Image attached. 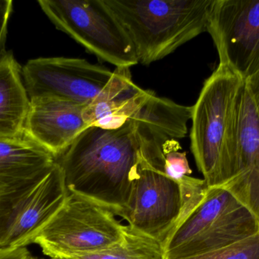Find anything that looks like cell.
<instances>
[{
	"mask_svg": "<svg viewBox=\"0 0 259 259\" xmlns=\"http://www.w3.org/2000/svg\"><path fill=\"white\" fill-rule=\"evenodd\" d=\"M153 123L140 115L116 129L91 126L57 158L69 193L116 215L124 209L137 174L142 149Z\"/></svg>",
	"mask_w": 259,
	"mask_h": 259,
	"instance_id": "6da1fadb",
	"label": "cell"
},
{
	"mask_svg": "<svg viewBox=\"0 0 259 259\" xmlns=\"http://www.w3.org/2000/svg\"><path fill=\"white\" fill-rule=\"evenodd\" d=\"M245 85L243 78L219 64L193 106L191 151L208 188H222L235 174Z\"/></svg>",
	"mask_w": 259,
	"mask_h": 259,
	"instance_id": "7a4b0ae2",
	"label": "cell"
},
{
	"mask_svg": "<svg viewBox=\"0 0 259 259\" xmlns=\"http://www.w3.org/2000/svg\"><path fill=\"white\" fill-rule=\"evenodd\" d=\"M208 190L204 179L194 177L181 185L166 175L164 154L142 149L128 202L116 215L164 246L178 225L202 203Z\"/></svg>",
	"mask_w": 259,
	"mask_h": 259,
	"instance_id": "3957f363",
	"label": "cell"
},
{
	"mask_svg": "<svg viewBox=\"0 0 259 259\" xmlns=\"http://www.w3.org/2000/svg\"><path fill=\"white\" fill-rule=\"evenodd\" d=\"M144 65L207 31L214 0H105Z\"/></svg>",
	"mask_w": 259,
	"mask_h": 259,
	"instance_id": "277c9868",
	"label": "cell"
},
{
	"mask_svg": "<svg viewBox=\"0 0 259 259\" xmlns=\"http://www.w3.org/2000/svg\"><path fill=\"white\" fill-rule=\"evenodd\" d=\"M258 233L256 217L232 194L223 188H208L202 203L167 239L165 259L209 253Z\"/></svg>",
	"mask_w": 259,
	"mask_h": 259,
	"instance_id": "5b68a950",
	"label": "cell"
},
{
	"mask_svg": "<svg viewBox=\"0 0 259 259\" xmlns=\"http://www.w3.org/2000/svg\"><path fill=\"white\" fill-rule=\"evenodd\" d=\"M111 210L68 193L65 204L33 243L51 258L71 259L97 253L121 244L122 225Z\"/></svg>",
	"mask_w": 259,
	"mask_h": 259,
	"instance_id": "8992f818",
	"label": "cell"
},
{
	"mask_svg": "<svg viewBox=\"0 0 259 259\" xmlns=\"http://www.w3.org/2000/svg\"><path fill=\"white\" fill-rule=\"evenodd\" d=\"M42 12L58 30L100 60L116 68L138 64L124 27L105 0H39Z\"/></svg>",
	"mask_w": 259,
	"mask_h": 259,
	"instance_id": "52a82bcc",
	"label": "cell"
},
{
	"mask_svg": "<svg viewBox=\"0 0 259 259\" xmlns=\"http://www.w3.org/2000/svg\"><path fill=\"white\" fill-rule=\"evenodd\" d=\"M68 192L60 166L0 196V249L26 247L62 208Z\"/></svg>",
	"mask_w": 259,
	"mask_h": 259,
	"instance_id": "ba28073f",
	"label": "cell"
},
{
	"mask_svg": "<svg viewBox=\"0 0 259 259\" xmlns=\"http://www.w3.org/2000/svg\"><path fill=\"white\" fill-rule=\"evenodd\" d=\"M207 32L227 65L245 81L259 68V0H214Z\"/></svg>",
	"mask_w": 259,
	"mask_h": 259,
	"instance_id": "9c48e42d",
	"label": "cell"
},
{
	"mask_svg": "<svg viewBox=\"0 0 259 259\" xmlns=\"http://www.w3.org/2000/svg\"><path fill=\"white\" fill-rule=\"evenodd\" d=\"M113 71L84 59H30L21 68L29 98L47 97L88 105L97 97Z\"/></svg>",
	"mask_w": 259,
	"mask_h": 259,
	"instance_id": "30bf717a",
	"label": "cell"
},
{
	"mask_svg": "<svg viewBox=\"0 0 259 259\" xmlns=\"http://www.w3.org/2000/svg\"><path fill=\"white\" fill-rule=\"evenodd\" d=\"M86 105L53 97L30 99L24 134L56 158L88 129Z\"/></svg>",
	"mask_w": 259,
	"mask_h": 259,
	"instance_id": "8fae6325",
	"label": "cell"
},
{
	"mask_svg": "<svg viewBox=\"0 0 259 259\" xmlns=\"http://www.w3.org/2000/svg\"><path fill=\"white\" fill-rule=\"evenodd\" d=\"M222 188L249 210L259 222V113L246 83L239 117L235 174Z\"/></svg>",
	"mask_w": 259,
	"mask_h": 259,
	"instance_id": "7c38bea8",
	"label": "cell"
},
{
	"mask_svg": "<svg viewBox=\"0 0 259 259\" xmlns=\"http://www.w3.org/2000/svg\"><path fill=\"white\" fill-rule=\"evenodd\" d=\"M154 93L133 82L130 68H116L101 92L85 106V121L89 127L118 129L140 110Z\"/></svg>",
	"mask_w": 259,
	"mask_h": 259,
	"instance_id": "4fadbf2b",
	"label": "cell"
},
{
	"mask_svg": "<svg viewBox=\"0 0 259 259\" xmlns=\"http://www.w3.org/2000/svg\"><path fill=\"white\" fill-rule=\"evenodd\" d=\"M57 158L25 135H0V196L51 171Z\"/></svg>",
	"mask_w": 259,
	"mask_h": 259,
	"instance_id": "5bb4252c",
	"label": "cell"
},
{
	"mask_svg": "<svg viewBox=\"0 0 259 259\" xmlns=\"http://www.w3.org/2000/svg\"><path fill=\"white\" fill-rule=\"evenodd\" d=\"M21 67L11 51L0 56V135H24L30 100L23 82Z\"/></svg>",
	"mask_w": 259,
	"mask_h": 259,
	"instance_id": "9a60e30c",
	"label": "cell"
},
{
	"mask_svg": "<svg viewBox=\"0 0 259 259\" xmlns=\"http://www.w3.org/2000/svg\"><path fill=\"white\" fill-rule=\"evenodd\" d=\"M71 259H165L160 242L126 225L124 240L118 246L97 253Z\"/></svg>",
	"mask_w": 259,
	"mask_h": 259,
	"instance_id": "2e32d148",
	"label": "cell"
},
{
	"mask_svg": "<svg viewBox=\"0 0 259 259\" xmlns=\"http://www.w3.org/2000/svg\"><path fill=\"white\" fill-rule=\"evenodd\" d=\"M164 172L178 182L192 173L186 152H181V146L176 139H169L163 144Z\"/></svg>",
	"mask_w": 259,
	"mask_h": 259,
	"instance_id": "e0dca14e",
	"label": "cell"
},
{
	"mask_svg": "<svg viewBox=\"0 0 259 259\" xmlns=\"http://www.w3.org/2000/svg\"><path fill=\"white\" fill-rule=\"evenodd\" d=\"M180 259H259V233L220 250Z\"/></svg>",
	"mask_w": 259,
	"mask_h": 259,
	"instance_id": "ac0fdd59",
	"label": "cell"
},
{
	"mask_svg": "<svg viewBox=\"0 0 259 259\" xmlns=\"http://www.w3.org/2000/svg\"><path fill=\"white\" fill-rule=\"evenodd\" d=\"M12 0H0V56L6 52V35H7L8 22L12 12Z\"/></svg>",
	"mask_w": 259,
	"mask_h": 259,
	"instance_id": "d6986e66",
	"label": "cell"
},
{
	"mask_svg": "<svg viewBox=\"0 0 259 259\" xmlns=\"http://www.w3.org/2000/svg\"><path fill=\"white\" fill-rule=\"evenodd\" d=\"M249 92L255 100L259 113V68L253 76L246 81Z\"/></svg>",
	"mask_w": 259,
	"mask_h": 259,
	"instance_id": "ffe728a7",
	"label": "cell"
},
{
	"mask_svg": "<svg viewBox=\"0 0 259 259\" xmlns=\"http://www.w3.org/2000/svg\"><path fill=\"white\" fill-rule=\"evenodd\" d=\"M27 251L22 248L11 250L0 249V259H27Z\"/></svg>",
	"mask_w": 259,
	"mask_h": 259,
	"instance_id": "44dd1931",
	"label": "cell"
},
{
	"mask_svg": "<svg viewBox=\"0 0 259 259\" xmlns=\"http://www.w3.org/2000/svg\"><path fill=\"white\" fill-rule=\"evenodd\" d=\"M28 259H36V258H33V257L30 256V258H29Z\"/></svg>",
	"mask_w": 259,
	"mask_h": 259,
	"instance_id": "7402d4cb",
	"label": "cell"
},
{
	"mask_svg": "<svg viewBox=\"0 0 259 259\" xmlns=\"http://www.w3.org/2000/svg\"><path fill=\"white\" fill-rule=\"evenodd\" d=\"M51 259H58V258H51Z\"/></svg>",
	"mask_w": 259,
	"mask_h": 259,
	"instance_id": "603a6c76",
	"label": "cell"
}]
</instances>
